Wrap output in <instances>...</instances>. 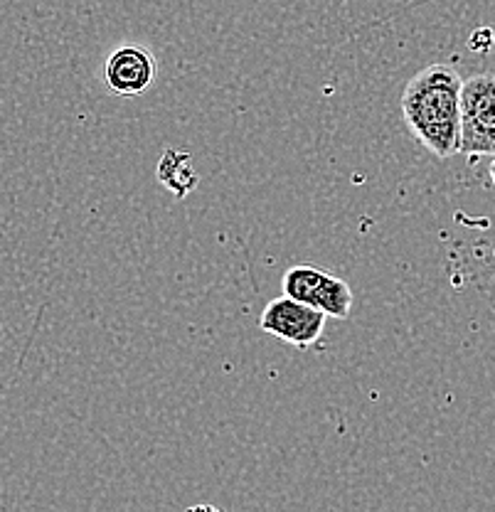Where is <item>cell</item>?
I'll return each instance as SVG.
<instances>
[{
  "instance_id": "obj_1",
  "label": "cell",
  "mask_w": 495,
  "mask_h": 512,
  "mask_svg": "<svg viewBox=\"0 0 495 512\" xmlns=\"http://www.w3.org/2000/svg\"><path fill=\"white\" fill-rule=\"evenodd\" d=\"M461 74L451 64H429L402 92V116L412 136L434 158L461 151Z\"/></svg>"
},
{
  "instance_id": "obj_2",
  "label": "cell",
  "mask_w": 495,
  "mask_h": 512,
  "mask_svg": "<svg viewBox=\"0 0 495 512\" xmlns=\"http://www.w3.org/2000/svg\"><path fill=\"white\" fill-rule=\"evenodd\" d=\"M495 158V74H473L461 94V151Z\"/></svg>"
},
{
  "instance_id": "obj_3",
  "label": "cell",
  "mask_w": 495,
  "mask_h": 512,
  "mask_svg": "<svg viewBox=\"0 0 495 512\" xmlns=\"http://www.w3.org/2000/svg\"><path fill=\"white\" fill-rule=\"evenodd\" d=\"M281 288H284L286 296L308 303V306H316L328 318L345 320L353 311V288L348 286V281L328 274L318 266H291L284 274Z\"/></svg>"
},
{
  "instance_id": "obj_4",
  "label": "cell",
  "mask_w": 495,
  "mask_h": 512,
  "mask_svg": "<svg viewBox=\"0 0 495 512\" xmlns=\"http://www.w3.org/2000/svg\"><path fill=\"white\" fill-rule=\"evenodd\" d=\"M326 318V313L318 311L316 306H308V303L296 301L284 293L264 308L259 328L298 350H306L321 340L323 330H326Z\"/></svg>"
},
{
  "instance_id": "obj_5",
  "label": "cell",
  "mask_w": 495,
  "mask_h": 512,
  "mask_svg": "<svg viewBox=\"0 0 495 512\" xmlns=\"http://www.w3.org/2000/svg\"><path fill=\"white\" fill-rule=\"evenodd\" d=\"M156 77V60L141 45H121L109 55L104 79L119 96H138L146 92Z\"/></svg>"
},
{
  "instance_id": "obj_6",
  "label": "cell",
  "mask_w": 495,
  "mask_h": 512,
  "mask_svg": "<svg viewBox=\"0 0 495 512\" xmlns=\"http://www.w3.org/2000/svg\"><path fill=\"white\" fill-rule=\"evenodd\" d=\"M156 175L165 188L178 197L190 195L200 180L198 173H195L193 156L185 151H175V148H168L163 153V158L158 160Z\"/></svg>"
},
{
  "instance_id": "obj_7",
  "label": "cell",
  "mask_w": 495,
  "mask_h": 512,
  "mask_svg": "<svg viewBox=\"0 0 495 512\" xmlns=\"http://www.w3.org/2000/svg\"><path fill=\"white\" fill-rule=\"evenodd\" d=\"M493 30H488V28H481V30H476L471 35V40H468V47H471V50H478V52H486V50H491V45H493Z\"/></svg>"
},
{
  "instance_id": "obj_8",
  "label": "cell",
  "mask_w": 495,
  "mask_h": 512,
  "mask_svg": "<svg viewBox=\"0 0 495 512\" xmlns=\"http://www.w3.org/2000/svg\"><path fill=\"white\" fill-rule=\"evenodd\" d=\"M488 173H491V180H493V188H495V158H493V163H491V170H488Z\"/></svg>"
}]
</instances>
